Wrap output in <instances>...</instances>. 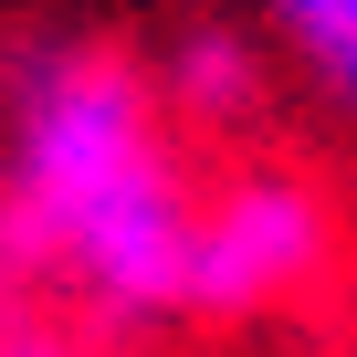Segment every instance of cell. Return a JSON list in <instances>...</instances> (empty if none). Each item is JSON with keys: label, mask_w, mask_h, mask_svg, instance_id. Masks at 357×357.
I'll return each mask as SVG.
<instances>
[{"label": "cell", "mask_w": 357, "mask_h": 357, "mask_svg": "<svg viewBox=\"0 0 357 357\" xmlns=\"http://www.w3.org/2000/svg\"><path fill=\"white\" fill-rule=\"evenodd\" d=\"M200 178L168 137L158 84L116 43H11L0 53V305L74 294L105 336L190 315Z\"/></svg>", "instance_id": "1"}, {"label": "cell", "mask_w": 357, "mask_h": 357, "mask_svg": "<svg viewBox=\"0 0 357 357\" xmlns=\"http://www.w3.org/2000/svg\"><path fill=\"white\" fill-rule=\"evenodd\" d=\"M336 263V200L284 158H242L221 190H200L190 221V315H273L294 294H315Z\"/></svg>", "instance_id": "2"}, {"label": "cell", "mask_w": 357, "mask_h": 357, "mask_svg": "<svg viewBox=\"0 0 357 357\" xmlns=\"http://www.w3.org/2000/svg\"><path fill=\"white\" fill-rule=\"evenodd\" d=\"M147 84H158V105H168L178 126H221V137H231V126H252V116L273 105V53H263L242 22H190Z\"/></svg>", "instance_id": "3"}, {"label": "cell", "mask_w": 357, "mask_h": 357, "mask_svg": "<svg viewBox=\"0 0 357 357\" xmlns=\"http://www.w3.org/2000/svg\"><path fill=\"white\" fill-rule=\"evenodd\" d=\"M263 11H273V53L305 74V95L357 126V0H263Z\"/></svg>", "instance_id": "4"}, {"label": "cell", "mask_w": 357, "mask_h": 357, "mask_svg": "<svg viewBox=\"0 0 357 357\" xmlns=\"http://www.w3.org/2000/svg\"><path fill=\"white\" fill-rule=\"evenodd\" d=\"M0 357H95V347H74L53 326H0Z\"/></svg>", "instance_id": "5"}]
</instances>
